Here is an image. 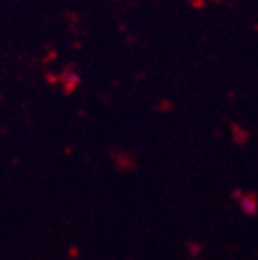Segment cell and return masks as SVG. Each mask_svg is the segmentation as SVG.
Instances as JSON below:
<instances>
[{"instance_id":"6da1fadb","label":"cell","mask_w":258,"mask_h":260,"mask_svg":"<svg viewBox=\"0 0 258 260\" xmlns=\"http://www.w3.org/2000/svg\"><path fill=\"white\" fill-rule=\"evenodd\" d=\"M238 206H240V210L246 215H254L258 211V203L254 199H251V197H240L238 199Z\"/></svg>"}]
</instances>
